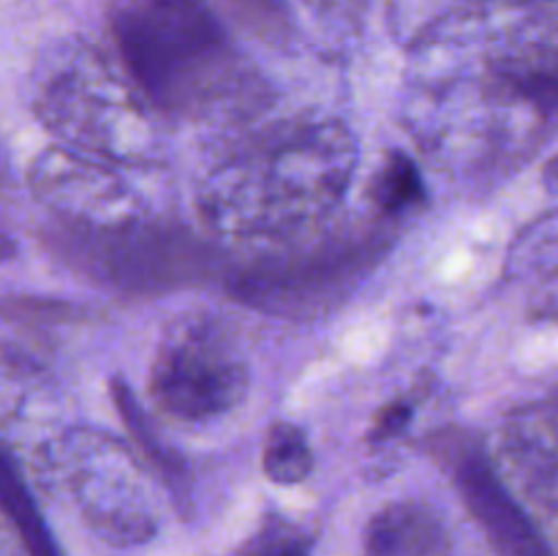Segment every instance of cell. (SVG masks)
Masks as SVG:
<instances>
[{
  "mask_svg": "<svg viewBox=\"0 0 558 556\" xmlns=\"http://www.w3.org/2000/svg\"><path fill=\"white\" fill-rule=\"evenodd\" d=\"M114 36L134 74L158 96L185 93L223 55L205 0H118Z\"/></svg>",
  "mask_w": 558,
  "mask_h": 556,
  "instance_id": "1",
  "label": "cell"
},
{
  "mask_svg": "<svg viewBox=\"0 0 558 556\" xmlns=\"http://www.w3.org/2000/svg\"><path fill=\"white\" fill-rule=\"evenodd\" d=\"M238 385V365L229 363L216 347L189 341L167 352L158 365V392L183 414L213 412L232 398Z\"/></svg>",
  "mask_w": 558,
  "mask_h": 556,
  "instance_id": "2",
  "label": "cell"
},
{
  "mask_svg": "<svg viewBox=\"0 0 558 556\" xmlns=\"http://www.w3.org/2000/svg\"><path fill=\"white\" fill-rule=\"evenodd\" d=\"M463 499L469 510L483 523L485 534L499 556H554L526 512L512 501L505 485L494 478L488 463L480 458H466L458 467Z\"/></svg>",
  "mask_w": 558,
  "mask_h": 556,
  "instance_id": "3",
  "label": "cell"
},
{
  "mask_svg": "<svg viewBox=\"0 0 558 556\" xmlns=\"http://www.w3.org/2000/svg\"><path fill=\"white\" fill-rule=\"evenodd\" d=\"M0 512L9 518L14 532L20 534L27 556H58V545H54L41 512L33 505L20 472L3 450H0Z\"/></svg>",
  "mask_w": 558,
  "mask_h": 556,
  "instance_id": "4",
  "label": "cell"
},
{
  "mask_svg": "<svg viewBox=\"0 0 558 556\" xmlns=\"http://www.w3.org/2000/svg\"><path fill=\"white\" fill-rule=\"evenodd\" d=\"M265 472L276 483L292 485L308 478L311 472V450L303 431L289 423L272 425L265 445Z\"/></svg>",
  "mask_w": 558,
  "mask_h": 556,
  "instance_id": "5",
  "label": "cell"
},
{
  "mask_svg": "<svg viewBox=\"0 0 558 556\" xmlns=\"http://www.w3.org/2000/svg\"><path fill=\"white\" fill-rule=\"evenodd\" d=\"M311 537L283 518H267L234 556H308Z\"/></svg>",
  "mask_w": 558,
  "mask_h": 556,
  "instance_id": "6",
  "label": "cell"
},
{
  "mask_svg": "<svg viewBox=\"0 0 558 556\" xmlns=\"http://www.w3.org/2000/svg\"><path fill=\"white\" fill-rule=\"evenodd\" d=\"M423 196V180H420L417 169L409 158L396 156L390 167L385 169L379 183V200L381 205L398 210V207H409Z\"/></svg>",
  "mask_w": 558,
  "mask_h": 556,
  "instance_id": "7",
  "label": "cell"
},
{
  "mask_svg": "<svg viewBox=\"0 0 558 556\" xmlns=\"http://www.w3.org/2000/svg\"><path fill=\"white\" fill-rule=\"evenodd\" d=\"M232 9L256 31L281 36L287 31V5L283 0H229Z\"/></svg>",
  "mask_w": 558,
  "mask_h": 556,
  "instance_id": "8",
  "label": "cell"
},
{
  "mask_svg": "<svg viewBox=\"0 0 558 556\" xmlns=\"http://www.w3.org/2000/svg\"><path fill=\"white\" fill-rule=\"evenodd\" d=\"M27 556L25 545H22L20 534L14 532V527L9 523V518L0 512V556Z\"/></svg>",
  "mask_w": 558,
  "mask_h": 556,
  "instance_id": "9",
  "label": "cell"
},
{
  "mask_svg": "<svg viewBox=\"0 0 558 556\" xmlns=\"http://www.w3.org/2000/svg\"><path fill=\"white\" fill-rule=\"evenodd\" d=\"M409 412L403 407H392L390 412L385 414V420L379 423V431H385V434H396L398 428H403V423H407Z\"/></svg>",
  "mask_w": 558,
  "mask_h": 556,
  "instance_id": "10",
  "label": "cell"
},
{
  "mask_svg": "<svg viewBox=\"0 0 558 556\" xmlns=\"http://www.w3.org/2000/svg\"><path fill=\"white\" fill-rule=\"evenodd\" d=\"M550 174H554V178L558 180V158H556L554 164H550Z\"/></svg>",
  "mask_w": 558,
  "mask_h": 556,
  "instance_id": "11",
  "label": "cell"
},
{
  "mask_svg": "<svg viewBox=\"0 0 558 556\" xmlns=\"http://www.w3.org/2000/svg\"><path fill=\"white\" fill-rule=\"evenodd\" d=\"M365 556H371V554H365ZM374 556H381V554H374Z\"/></svg>",
  "mask_w": 558,
  "mask_h": 556,
  "instance_id": "12",
  "label": "cell"
}]
</instances>
